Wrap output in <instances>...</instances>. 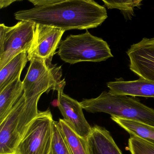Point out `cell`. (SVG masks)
<instances>
[{
	"label": "cell",
	"instance_id": "obj_11",
	"mask_svg": "<svg viewBox=\"0 0 154 154\" xmlns=\"http://www.w3.org/2000/svg\"><path fill=\"white\" fill-rule=\"evenodd\" d=\"M106 84L108 91L115 95L154 98V82L139 78L127 81L118 79Z\"/></svg>",
	"mask_w": 154,
	"mask_h": 154
},
{
	"label": "cell",
	"instance_id": "obj_16",
	"mask_svg": "<svg viewBox=\"0 0 154 154\" xmlns=\"http://www.w3.org/2000/svg\"><path fill=\"white\" fill-rule=\"evenodd\" d=\"M58 123L72 154H90L88 137L79 135L63 119H60Z\"/></svg>",
	"mask_w": 154,
	"mask_h": 154
},
{
	"label": "cell",
	"instance_id": "obj_9",
	"mask_svg": "<svg viewBox=\"0 0 154 154\" xmlns=\"http://www.w3.org/2000/svg\"><path fill=\"white\" fill-rule=\"evenodd\" d=\"M129 69L140 79L154 82V37L144 38L127 51Z\"/></svg>",
	"mask_w": 154,
	"mask_h": 154
},
{
	"label": "cell",
	"instance_id": "obj_17",
	"mask_svg": "<svg viewBox=\"0 0 154 154\" xmlns=\"http://www.w3.org/2000/svg\"><path fill=\"white\" fill-rule=\"evenodd\" d=\"M49 154H72L57 121L52 124V138Z\"/></svg>",
	"mask_w": 154,
	"mask_h": 154
},
{
	"label": "cell",
	"instance_id": "obj_10",
	"mask_svg": "<svg viewBox=\"0 0 154 154\" xmlns=\"http://www.w3.org/2000/svg\"><path fill=\"white\" fill-rule=\"evenodd\" d=\"M58 107L65 122L81 137H88L92 127L88 123L80 103L64 94L63 89L58 91Z\"/></svg>",
	"mask_w": 154,
	"mask_h": 154
},
{
	"label": "cell",
	"instance_id": "obj_6",
	"mask_svg": "<svg viewBox=\"0 0 154 154\" xmlns=\"http://www.w3.org/2000/svg\"><path fill=\"white\" fill-rule=\"evenodd\" d=\"M53 121L49 109L39 111L17 146L15 154H49Z\"/></svg>",
	"mask_w": 154,
	"mask_h": 154
},
{
	"label": "cell",
	"instance_id": "obj_22",
	"mask_svg": "<svg viewBox=\"0 0 154 154\" xmlns=\"http://www.w3.org/2000/svg\"><path fill=\"white\" fill-rule=\"evenodd\" d=\"M143 1V0H133L134 7H135V6H139L140 4H141V2Z\"/></svg>",
	"mask_w": 154,
	"mask_h": 154
},
{
	"label": "cell",
	"instance_id": "obj_1",
	"mask_svg": "<svg viewBox=\"0 0 154 154\" xmlns=\"http://www.w3.org/2000/svg\"><path fill=\"white\" fill-rule=\"evenodd\" d=\"M15 20L58 28L63 30L97 28L107 18L105 8L95 0H66L49 5L21 10Z\"/></svg>",
	"mask_w": 154,
	"mask_h": 154
},
{
	"label": "cell",
	"instance_id": "obj_8",
	"mask_svg": "<svg viewBox=\"0 0 154 154\" xmlns=\"http://www.w3.org/2000/svg\"><path fill=\"white\" fill-rule=\"evenodd\" d=\"M65 32L58 28L36 23L34 38L27 51L28 61L38 58L49 65L52 64V57L58 48Z\"/></svg>",
	"mask_w": 154,
	"mask_h": 154
},
{
	"label": "cell",
	"instance_id": "obj_19",
	"mask_svg": "<svg viewBox=\"0 0 154 154\" xmlns=\"http://www.w3.org/2000/svg\"><path fill=\"white\" fill-rule=\"evenodd\" d=\"M108 9H117L124 13L132 14L134 12L133 0H101Z\"/></svg>",
	"mask_w": 154,
	"mask_h": 154
},
{
	"label": "cell",
	"instance_id": "obj_15",
	"mask_svg": "<svg viewBox=\"0 0 154 154\" xmlns=\"http://www.w3.org/2000/svg\"><path fill=\"white\" fill-rule=\"evenodd\" d=\"M113 121L124 129L130 136L140 137L154 145V126L139 121L111 116Z\"/></svg>",
	"mask_w": 154,
	"mask_h": 154
},
{
	"label": "cell",
	"instance_id": "obj_13",
	"mask_svg": "<svg viewBox=\"0 0 154 154\" xmlns=\"http://www.w3.org/2000/svg\"><path fill=\"white\" fill-rule=\"evenodd\" d=\"M24 93L23 82L18 78L0 92V123L10 114Z\"/></svg>",
	"mask_w": 154,
	"mask_h": 154
},
{
	"label": "cell",
	"instance_id": "obj_21",
	"mask_svg": "<svg viewBox=\"0 0 154 154\" xmlns=\"http://www.w3.org/2000/svg\"><path fill=\"white\" fill-rule=\"evenodd\" d=\"M22 1V0H0V8H6L16 1Z\"/></svg>",
	"mask_w": 154,
	"mask_h": 154
},
{
	"label": "cell",
	"instance_id": "obj_5",
	"mask_svg": "<svg viewBox=\"0 0 154 154\" xmlns=\"http://www.w3.org/2000/svg\"><path fill=\"white\" fill-rule=\"evenodd\" d=\"M36 23L19 21L14 26L0 24V69L18 54L27 52L35 35Z\"/></svg>",
	"mask_w": 154,
	"mask_h": 154
},
{
	"label": "cell",
	"instance_id": "obj_4",
	"mask_svg": "<svg viewBox=\"0 0 154 154\" xmlns=\"http://www.w3.org/2000/svg\"><path fill=\"white\" fill-rule=\"evenodd\" d=\"M30 62L28 72L22 81L26 99L51 90L58 91L64 89L66 82L60 79L62 75L61 67H55L38 58H33Z\"/></svg>",
	"mask_w": 154,
	"mask_h": 154
},
{
	"label": "cell",
	"instance_id": "obj_20",
	"mask_svg": "<svg viewBox=\"0 0 154 154\" xmlns=\"http://www.w3.org/2000/svg\"><path fill=\"white\" fill-rule=\"evenodd\" d=\"M33 4L35 7L49 5L60 2L66 0H27Z\"/></svg>",
	"mask_w": 154,
	"mask_h": 154
},
{
	"label": "cell",
	"instance_id": "obj_3",
	"mask_svg": "<svg viewBox=\"0 0 154 154\" xmlns=\"http://www.w3.org/2000/svg\"><path fill=\"white\" fill-rule=\"evenodd\" d=\"M58 55L66 63L99 62L114 57L109 45L101 38L93 36L87 30L78 35H70L61 41Z\"/></svg>",
	"mask_w": 154,
	"mask_h": 154
},
{
	"label": "cell",
	"instance_id": "obj_18",
	"mask_svg": "<svg viewBox=\"0 0 154 154\" xmlns=\"http://www.w3.org/2000/svg\"><path fill=\"white\" fill-rule=\"evenodd\" d=\"M127 148L131 154H154V145L137 137H130Z\"/></svg>",
	"mask_w": 154,
	"mask_h": 154
},
{
	"label": "cell",
	"instance_id": "obj_12",
	"mask_svg": "<svg viewBox=\"0 0 154 154\" xmlns=\"http://www.w3.org/2000/svg\"><path fill=\"white\" fill-rule=\"evenodd\" d=\"M88 142L90 154H123L110 132L102 127H92Z\"/></svg>",
	"mask_w": 154,
	"mask_h": 154
},
{
	"label": "cell",
	"instance_id": "obj_2",
	"mask_svg": "<svg viewBox=\"0 0 154 154\" xmlns=\"http://www.w3.org/2000/svg\"><path fill=\"white\" fill-rule=\"evenodd\" d=\"M134 97L115 95L104 91L97 97L80 102L90 113L103 112L111 116L139 121L154 126V109L141 103Z\"/></svg>",
	"mask_w": 154,
	"mask_h": 154
},
{
	"label": "cell",
	"instance_id": "obj_7",
	"mask_svg": "<svg viewBox=\"0 0 154 154\" xmlns=\"http://www.w3.org/2000/svg\"><path fill=\"white\" fill-rule=\"evenodd\" d=\"M25 102L23 94L0 123V154H15L17 146L33 120L22 113Z\"/></svg>",
	"mask_w": 154,
	"mask_h": 154
},
{
	"label": "cell",
	"instance_id": "obj_14",
	"mask_svg": "<svg viewBox=\"0 0 154 154\" xmlns=\"http://www.w3.org/2000/svg\"><path fill=\"white\" fill-rule=\"evenodd\" d=\"M28 61L27 52H22L0 69V92L11 82L20 77Z\"/></svg>",
	"mask_w": 154,
	"mask_h": 154
}]
</instances>
